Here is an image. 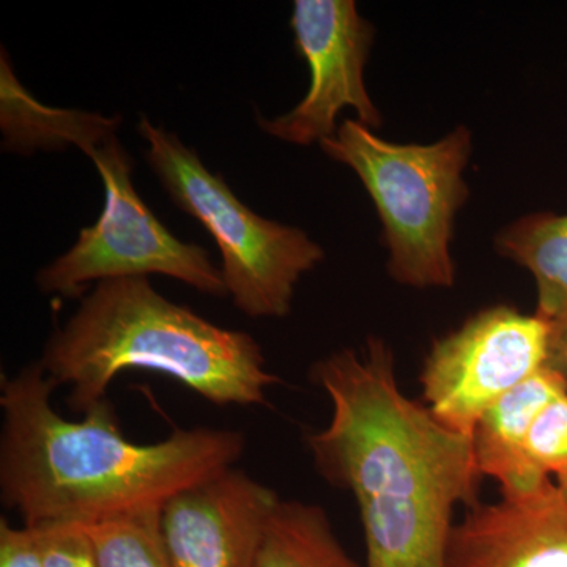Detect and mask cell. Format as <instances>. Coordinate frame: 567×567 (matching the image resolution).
<instances>
[{
	"instance_id": "obj_1",
	"label": "cell",
	"mask_w": 567,
	"mask_h": 567,
	"mask_svg": "<svg viewBox=\"0 0 567 567\" xmlns=\"http://www.w3.org/2000/svg\"><path fill=\"white\" fill-rule=\"evenodd\" d=\"M311 379L331 417L308 447L320 476L357 502L365 567H446L454 513L480 503L472 439L402 393L393 352L374 336L317 361Z\"/></svg>"
},
{
	"instance_id": "obj_2",
	"label": "cell",
	"mask_w": 567,
	"mask_h": 567,
	"mask_svg": "<svg viewBox=\"0 0 567 567\" xmlns=\"http://www.w3.org/2000/svg\"><path fill=\"white\" fill-rule=\"evenodd\" d=\"M54 382L39 360L0 382V498L24 525H92L164 503L244 456L227 429H178L162 442L126 439L110 399L81 421L52 406Z\"/></svg>"
},
{
	"instance_id": "obj_3",
	"label": "cell",
	"mask_w": 567,
	"mask_h": 567,
	"mask_svg": "<svg viewBox=\"0 0 567 567\" xmlns=\"http://www.w3.org/2000/svg\"><path fill=\"white\" fill-rule=\"evenodd\" d=\"M39 363L55 386L70 388L69 405L82 413L128 369L173 377L216 405L264 404L279 382L251 334L167 300L148 278L95 284L50 336Z\"/></svg>"
},
{
	"instance_id": "obj_4",
	"label": "cell",
	"mask_w": 567,
	"mask_h": 567,
	"mask_svg": "<svg viewBox=\"0 0 567 567\" xmlns=\"http://www.w3.org/2000/svg\"><path fill=\"white\" fill-rule=\"evenodd\" d=\"M320 148L350 167L375 205L386 246L388 275L413 289L456 282L454 224L470 197L465 171L473 134L465 125L432 144H394L350 118Z\"/></svg>"
},
{
	"instance_id": "obj_5",
	"label": "cell",
	"mask_w": 567,
	"mask_h": 567,
	"mask_svg": "<svg viewBox=\"0 0 567 567\" xmlns=\"http://www.w3.org/2000/svg\"><path fill=\"white\" fill-rule=\"evenodd\" d=\"M145 162L175 207L203 224L221 252L227 292L241 315L282 319L295 290L324 260L322 246L303 229L257 215L238 199L221 174L175 133L142 115Z\"/></svg>"
},
{
	"instance_id": "obj_6",
	"label": "cell",
	"mask_w": 567,
	"mask_h": 567,
	"mask_svg": "<svg viewBox=\"0 0 567 567\" xmlns=\"http://www.w3.org/2000/svg\"><path fill=\"white\" fill-rule=\"evenodd\" d=\"M104 186L99 221L81 229L76 244L35 276L44 295L76 298L89 284L163 275L208 297L226 298L221 270L200 245L175 237L134 188L132 155L117 134L89 148Z\"/></svg>"
},
{
	"instance_id": "obj_7",
	"label": "cell",
	"mask_w": 567,
	"mask_h": 567,
	"mask_svg": "<svg viewBox=\"0 0 567 567\" xmlns=\"http://www.w3.org/2000/svg\"><path fill=\"white\" fill-rule=\"evenodd\" d=\"M550 328L536 312L498 305L435 339L420 377L429 412L472 439L487 409L546 365Z\"/></svg>"
},
{
	"instance_id": "obj_8",
	"label": "cell",
	"mask_w": 567,
	"mask_h": 567,
	"mask_svg": "<svg viewBox=\"0 0 567 567\" xmlns=\"http://www.w3.org/2000/svg\"><path fill=\"white\" fill-rule=\"evenodd\" d=\"M295 50L308 63L311 82L293 110L275 118L257 115L264 133L308 147L338 133V117L353 110L357 121L379 130L383 118L365 87L364 70L375 28L353 0H297L290 17Z\"/></svg>"
},
{
	"instance_id": "obj_9",
	"label": "cell",
	"mask_w": 567,
	"mask_h": 567,
	"mask_svg": "<svg viewBox=\"0 0 567 567\" xmlns=\"http://www.w3.org/2000/svg\"><path fill=\"white\" fill-rule=\"evenodd\" d=\"M274 488L230 468L171 496L162 507V536L173 567H254Z\"/></svg>"
},
{
	"instance_id": "obj_10",
	"label": "cell",
	"mask_w": 567,
	"mask_h": 567,
	"mask_svg": "<svg viewBox=\"0 0 567 567\" xmlns=\"http://www.w3.org/2000/svg\"><path fill=\"white\" fill-rule=\"evenodd\" d=\"M446 567H567V481L468 507L451 533Z\"/></svg>"
},
{
	"instance_id": "obj_11",
	"label": "cell",
	"mask_w": 567,
	"mask_h": 567,
	"mask_svg": "<svg viewBox=\"0 0 567 567\" xmlns=\"http://www.w3.org/2000/svg\"><path fill=\"white\" fill-rule=\"evenodd\" d=\"M565 393V380L544 365L477 420L472 434L476 466L481 476L499 484L503 498L527 496L550 481L529 464L527 440L539 413Z\"/></svg>"
},
{
	"instance_id": "obj_12",
	"label": "cell",
	"mask_w": 567,
	"mask_h": 567,
	"mask_svg": "<svg viewBox=\"0 0 567 567\" xmlns=\"http://www.w3.org/2000/svg\"><path fill=\"white\" fill-rule=\"evenodd\" d=\"M121 125V115L104 117L99 112L44 106L22 87L9 54L2 48L0 128L3 151L31 156L37 151L59 152L78 147L85 153L117 134Z\"/></svg>"
},
{
	"instance_id": "obj_13",
	"label": "cell",
	"mask_w": 567,
	"mask_h": 567,
	"mask_svg": "<svg viewBox=\"0 0 567 567\" xmlns=\"http://www.w3.org/2000/svg\"><path fill=\"white\" fill-rule=\"evenodd\" d=\"M495 251L527 268L536 284V315L555 323L567 317V215L529 213L507 224Z\"/></svg>"
},
{
	"instance_id": "obj_14",
	"label": "cell",
	"mask_w": 567,
	"mask_h": 567,
	"mask_svg": "<svg viewBox=\"0 0 567 567\" xmlns=\"http://www.w3.org/2000/svg\"><path fill=\"white\" fill-rule=\"evenodd\" d=\"M254 567L363 566L341 546L323 507L300 499H279L268 518Z\"/></svg>"
},
{
	"instance_id": "obj_15",
	"label": "cell",
	"mask_w": 567,
	"mask_h": 567,
	"mask_svg": "<svg viewBox=\"0 0 567 567\" xmlns=\"http://www.w3.org/2000/svg\"><path fill=\"white\" fill-rule=\"evenodd\" d=\"M162 507H144L85 525L100 567H173L162 536Z\"/></svg>"
},
{
	"instance_id": "obj_16",
	"label": "cell",
	"mask_w": 567,
	"mask_h": 567,
	"mask_svg": "<svg viewBox=\"0 0 567 567\" xmlns=\"http://www.w3.org/2000/svg\"><path fill=\"white\" fill-rule=\"evenodd\" d=\"M527 456L537 475L567 481V393L536 417L528 434Z\"/></svg>"
},
{
	"instance_id": "obj_17",
	"label": "cell",
	"mask_w": 567,
	"mask_h": 567,
	"mask_svg": "<svg viewBox=\"0 0 567 567\" xmlns=\"http://www.w3.org/2000/svg\"><path fill=\"white\" fill-rule=\"evenodd\" d=\"M32 527L39 529L44 567H100L85 525L50 522Z\"/></svg>"
},
{
	"instance_id": "obj_18",
	"label": "cell",
	"mask_w": 567,
	"mask_h": 567,
	"mask_svg": "<svg viewBox=\"0 0 567 567\" xmlns=\"http://www.w3.org/2000/svg\"><path fill=\"white\" fill-rule=\"evenodd\" d=\"M0 567H44L37 527L17 528L0 520Z\"/></svg>"
},
{
	"instance_id": "obj_19",
	"label": "cell",
	"mask_w": 567,
	"mask_h": 567,
	"mask_svg": "<svg viewBox=\"0 0 567 567\" xmlns=\"http://www.w3.org/2000/svg\"><path fill=\"white\" fill-rule=\"evenodd\" d=\"M546 365L557 372L567 386V317L551 323Z\"/></svg>"
}]
</instances>
